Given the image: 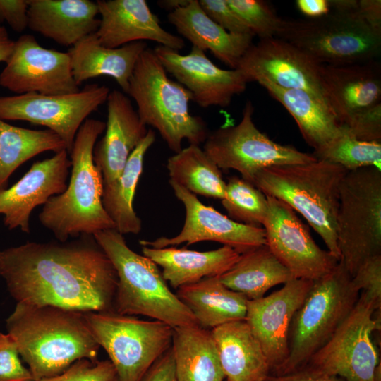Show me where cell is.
Segmentation results:
<instances>
[{
  "mask_svg": "<svg viewBox=\"0 0 381 381\" xmlns=\"http://www.w3.org/2000/svg\"><path fill=\"white\" fill-rule=\"evenodd\" d=\"M358 13L370 27L381 30L380 0H358Z\"/></svg>",
  "mask_w": 381,
  "mask_h": 381,
  "instance_id": "cell-46",
  "label": "cell"
},
{
  "mask_svg": "<svg viewBox=\"0 0 381 381\" xmlns=\"http://www.w3.org/2000/svg\"><path fill=\"white\" fill-rule=\"evenodd\" d=\"M105 128L106 123L100 120L83 122L69 152V183L63 193L47 200L39 214L41 224L60 242L115 229L102 205L103 178L93 160L96 140Z\"/></svg>",
  "mask_w": 381,
  "mask_h": 381,
  "instance_id": "cell-3",
  "label": "cell"
},
{
  "mask_svg": "<svg viewBox=\"0 0 381 381\" xmlns=\"http://www.w3.org/2000/svg\"><path fill=\"white\" fill-rule=\"evenodd\" d=\"M262 381H346L344 379L317 371L307 366L292 373L275 375L269 374Z\"/></svg>",
  "mask_w": 381,
  "mask_h": 381,
  "instance_id": "cell-45",
  "label": "cell"
},
{
  "mask_svg": "<svg viewBox=\"0 0 381 381\" xmlns=\"http://www.w3.org/2000/svg\"><path fill=\"white\" fill-rule=\"evenodd\" d=\"M294 278L266 244L241 254L236 263L219 277L223 284L248 300L261 298L270 288Z\"/></svg>",
  "mask_w": 381,
  "mask_h": 381,
  "instance_id": "cell-32",
  "label": "cell"
},
{
  "mask_svg": "<svg viewBox=\"0 0 381 381\" xmlns=\"http://www.w3.org/2000/svg\"><path fill=\"white\" fill-rule=\"evenodd\" d=\"M167 19L193 47L203 52L210 50L232 69H236L240 59L253 44V35L229 32L210 19L198 0H189L186 5L169 12Z\"/></svg>",
  "mask_w": 381,
  "mask_h": 381,
  "instance_id": "cell-26",
  "label": "cell"
},
{
  "mask_svg": "<svg viewBox=\"0 0 381 381\" xmlns=\"http://www.w3.org/2000/svg\"><path fill=\"white\" fill-rule=\"evenodd\" d=\"M107 103L105 134L93 150L94 163L102 173L104 185L111 183L120 176L148 131L124 92H109Z\"/></svg>",
  "mask_w": 381,
  "mask_h": 381,
  "instance_id": "cell-23",
  "label": "cell"
},
{
  "mask_svg": "<svg viewBox=\"0 0 381 381\" xmlns=\"http://www.w3.org/2000/svg\"><path fill=\"white\" fill-rule=\"evenodd\" d=\"M258 83L289 112L304 140L314 151L342 133L343 128L326 101L305 90L284 89L266 80Z\"/></svg>",
  "mask_w": 381,
  "mask_h": 381,
  "instance_id": "cell-29",
  "label": "cell"
},
{
  "mask_svg": "<svg viewBox=\"0 0 381 381\" xmlns=\"http://www.w3.org/2000/svg\"><path fill=\"white\" fill-rule=\"evenodd\" d=\"M116 373L109 360L92 362L80 359L61 373L33 381H112Z\"/></svg>",
  "mask_w": 381,
  "mask_h": 381,
  "instance_id": "cell-39",
  "label": "cell"
},
{
  "mask_svg": "<svg viewBox=\"0 0 381 381\" xmlns=\"http://www.w3.org/2000/svg\"><path fill=\"white\" fill-rule=\"evenodd\" d=\"M90 332L109 356L119 381H140L171 346L173 328L114 310L85 312Z\"/></svg>",
  "mask_w": 381,
  "mask_h": 381,
  "instance_id": "cell-10",
  "label": "cell"
},
{
  "mask_svg": "<svg viewBox=\"0 0 381 381\" xmlns=\"http://www.w3.org/2000/svg\"><path fill=\"white\" fill-rule=\"evenodd\" d=\"M147 47L145 41H138L107 48L101 44L95 32L82 38L67 52L78 85L90 78L107 75L113 78L126 94L137 61Z\"/></svg>",
  "mask_w": 381,
  "mask_h": 381,
  "instance_id": "cell-25",
  "label": "cell"
},
{
  "mask_svg": "<svg viewBox=\"0 0 381 381\" xmlns=\"http://www.w3.org/2000/svg\"><path fill=\"white\" fill-rule=\"evenodd\" d=\"M359 294L340 260L330 272L313 281L291 321L287 359L270 374H288L305 366L346 319Z\"/></svg>",
  "mask_w": 381,
  "mask_h": 381,
  "instance_id": "cell-7",
  "label": "cell"
},
{
  "mask_svg": "<svg viewBox=\"0 0 381 381\" xmlns=\"http://www.w3.org/2000/svg\"><path fill=\"white\" fill-rule=\"evenodd\" d=\"M0 73V85L16 93L44 95L78 92L68 52L42 47L32 35H21Z\"/></svg>",
  "mask_w": 381,
  "mask_h": 381,
  "instance_id": "cell-16",
  "label": "cell"
},
{
  "mask_svg": "<svg viewBox=\"0 0 381 381\" xmlns=\"http://www.w3.org/2000/svg\"><path fill=\"white\" fill-rule=\"evenodd\" d=\"M0 277L17 303L81 312L114 310L117 274L93 236L1 249Z\"/></svg>",
  "mask_w": 381,
  "mask_h": 381,
  "instance_id": "cell-1",
  "label": "cell"
},
{
  "mask_svg": "<svg viewBox=\"0 0 381 381\" xmlns=\"http://www.w3.org/2000/svg\"><path fill=\"white\" fill-rule=\"evenodd\" d=\"M63 150V140L49 129L24 128L0 119V189L24 162L44 152Z\"/></svg>",
  "mask_w": 381,
  "mask_h": 381,
  "instance_id": "cell-34",
  "label": "cell"
},
{
  "mask_svg": "<svg viewBox=\"0 0 381 381\" xmlns=\"http://www.w3.org/2000/svg\"><path fill=\"white\" fill-rule=\"evenodd\" d=\"M109 92L105 85L90 84L73 94L0 97V119L25 121L45 126L61 138L69 152L80 127L107 102Z\"/></svg>",
  "mask_w": 381,
  "mask_h": 381,
  "instance_id": "cell-14",
  "label": "cell"
},
{
  "mask_svg": "<svg viewBox=\"0 0 381 381\" xmlns=\"http://www.w3.org/2000/svg\"><path fill=\"white\" fill-rule=\"evenodd\" d=\"M176 197L183 204L186 217L181 232L171 238L162 236L152 241L140 240L142 246L162 248L183 243L214 241L229 246L242 254L266 244L263 227L236 222L214 208L202 204L196 195L169 180Z\"/></svg>",
  "mask_w": 381,
  "mask_h": 381,
  "instance_id": "cell-18",
  "label": "cell"
},
{
  "mask_svg": "<svg viewBox=\"0 0 381 381\" xmlns=\"http://www.w3.org/2000/svg\"><path fill=\"white\" fill-rule=\"evenodd\" d=\"M254 35L260 40L276 37L282 18L262 0H226Z\"/></svg>",
  "mask_w": 381,
  "mask_h": 381,
  "instance_id": "cell-38",
  "label": "cell"
},
{
  "mask_svg": "<svg viewBox=\"0 0 381 381\" xmlns=\"http://www.w3.org/2000/svg\"><path fill=\"white\" fill-rule=\"evenodd\" d=\"M352 282L360 293L381 306V255L365 260L352 277Z\"/></svg>",
  "mask_w": 381,
  "mask_h": 381,
  "instance_id": "cell-41",
  "label": "cell"
},
{
  "mask_svg": "<svg viewBox=\"0 0 381 381\" xmlns=\"http://www.w3.org/2000/svg\"><path fill=\"white\" fill-rule=\"evenodd\" d=\"M176 295L203 329L211 330L246 318L248 299L226 287L219 277L181 286L176 289Z\"/></svg>",
  "mask_w": 381,
  "mask_h": 381,
  "instance_id": "cell-30",
  "label": "cell"
},
{
  "mask_svg": "<svg viewBox=\"0 0 381 381\" xmlns=\"http://www.w3.org/2000/svg\"><path fill=\"white\" fill-rule=\"evenodd\" d=\"M15 41L12 40L5 27L0 25V62L6 63L10 56Z\"/></svg>",
  "mask_w": 381,
  "mask_h": 381,
  "instance_id": "cell-48",
  "label": "cell"
},
{
  "mask_svg": "<svg viewBox=\"0 0 381 381\" xmlns=\"http://www.w3.org/2000/svg\"><path fill=\"white\" fill-rule=\"evenodd\" d=\"M347 171L338 164L317 159L264 168L255 175L252 184L300 213L339 260L337 217L340 186Z\"/></svg>",
  "mask_w": 381,
  "mask_h": 381,
  "instance_id": "cell-4",
  "label": "cell"
},
{
  "mask_svg": "<svg viewBox=\"0 0 381 381\" xmlns=\"http://www.w3.org/2000/svg\"><path fill=\"white\" fill-rule=\"evenodd\" d=\"M313 283L294 278L268 296L247 301L245 320L262 347L270 373L287 359L291 321Z\"/></svg>",
  "mask_w": 381,
  "mask_h": 381,
  "instance_id": "cell-20",
  "label": "cell"
},
{
  "mask_svg": "<svg viewBox=\"0 0 381 381\" xmlns=\"http://www.w3.org/2000/svg\"><path fill=\"white\" fill-rule=\"evenodd\" d=\"M126 94L135 102L142 123L155 128L174 153L184 139L196 145L205 141L206 122L189 112L191 92L168 77L153 49L147 47L140 55Z\"/></svg>",
  "mask_w": 381,
  "mask_h": 381,
  "instance_id": "cell-6",
  "label": "cell"
},
{
  "mask_svg": "<svg viewBox=\"0 0 381 381\" xmlns=\"http://www.w3.org/2000/svg\"><path fill=\"white\" fill-rule=\"evenodd\" d=\"M140 381H179L171 347L151 365Z\"/></svg>",
  "mask_w": 381,
  "mask_h": 381,
  "instance_id": "cell-44",
  "label": "cell"
},
{
  "mask_svg": "<svg viewBox=\"0 0 381 381\" xmlns=\"http://www.w3.org/2000/svg\"><path fill=\"white\" fill-rule=\"evenodd\" d=\"M296 4L308 18H319L330 12L328 0H297Z\"/></svg>",
  "mask_w": 381,
  "mask_h": 381,
  "instance_id": "cell-47",
  "label": "cell"
},
{
  "mask_svg": "<svg viewBox=\"0 0 381 381\" xmlns=\"http://www.w3.org/2000/svg\"><path fill=\"white\" fill-rule=\"evenodd\" d=\"M222 204L232 220L262 227L268 209L267 196L251 183L236 176L229 178Z\"/></svg>",
  "mask_w": 381,
  "mask_h": 381,
  "instance_id": "cell-37",
  "label": "cell"
},
{
  "mask_svg": "<svg viewBox=\"0 0 381 381\" xmlns=\"http://www.w3.org/2000/svg\"><path fill=\"white\" fill-rule=\"evenodd\" d=\"M227 381H229V380H227Z\"/></svg>",
  "mask_w": 381,
  "mask_h": 381,
  "instance_id": "cell-51",
  "label": "cell"
},
{
  "mask_svg": "<svg viewBox=\"0 0 381 381\" xmlns=\"http://www.w3.org/2000/svg\"><path fill=\"white\" fill-rule=\"evenodd\" d=\"M267 200L262 226L266 245L274 255L296 279L315 281L330 272L339 260L318 246L289 205L273 197Z\"/></svg>",
  "mask_w": 381,
  "mask_h": 381,
  "instance_id": "cell-15",
  "label": "cell"
},
{
  "mask_svg": "<svg viewBox=\"0 0 381 381\" xmlns=\"http://www.w3.org/2000/svg\"><path fill=\"white\" fill-rule=\"evenodd\" d=\"M312 154L318 160L338 164L348 171L370 166L381 169V143L359 140L344 128L340 135Z\"/></svg>",
  "mask_w": 381,
  "mask_h": 381,
  "instance_id": "cell-36",
  "label": "cell"
},
{
  "mask_svg": "<svg viewBox=\"0 0 381 381\" xmlns=\"http://www.w3.org/2000/svg\"><path fill=\"white\" fill-rule=\"evenodd\" d=\"M153 51L167 73L188 90L193 100L203 108L228 107L249 83L239 70L219 68L205 52L195 47L186 55L162 45Z\"/></svg>",
  "mask_w": 381,
  "mask_h": 381,
  "instance_id": "cell-19",
  "label": "cell"
},
{
  "mask_svg": "<svg viewBox=\"0 0 381 381\" xmlns=\"http://www.w3.org/2000/svg\"><path fill=\"white\" fill-rule=\"evenodd\" d=\"M155 140V133L148 129L145 137L130 155L120 176L104 185L102 202L104 210L122 235L138 234L142 222L133 209L135 188L143 171L145 155Z\"/></svg>",
  "mask_w": 381,
  "mask_h": 381,
  "instance_id": "cell-33",
  "label": "cell"
},
{
  "mask_svg": "<svg viewBox=\"0 0 381 381\" xmlns=\"http://www.w3.org/2000/svg\"><path fill=\"white\" fill-rule=\"evenodd\" d=\"M171 349L179 381H223L211 331L200 326L173 328Z\"/></svg>",
  "mask_w": 381,
  "mask_h": 381,
  "instance_id": "cell-31",
  "label": "cell"
},
{
  "mask_svg": "<svg viewBox=\"0 0 381 381\" xmlns=\"http://www.w3.org/2000/svg\"><path fill=\"white\" fill-rule=\"evenodd\" d=\"M253 112V106L248 101L237 125L209 133L202 150L220 169H234L252 183L255 175L264 168L317 160L312 153L272 140L255 125Z\"/></svg>",
  "mask_w": 381,
  "mask_h": 381,
  "instance_id": "cell-13",
  "label": "cell"
},
{
  "mask_svg": "<svg viewBox=\"0 0 381 381\" xmlns=\"http://www.w3.org/2000/svg\"><path fill=\"white\" fill-rule=\"evenodd\" d=\"M17 345L7 333L0 332V381H33L30 371L21 363Z\"/></svg>",
  "mask_w": 381,
  "mask_h": 381,
  "instance_id": "cell-40",
  "label": "cell"
},
{
  "mask_svg": "<svg viewBox=\"0 0 381 381\" xmlns=\"http://www.w3.org/2000/svg\"><path fill=\"white\" fill-rule=\"evenodd\" d=\"M142 252L162 269L164 279L176 289L205 278L219 277L236 263L241 255L227 246L208 251L174 246L162 248L142 246Z\"/></svg>",
  "mask_w": 381,
  "mask_h": 381,
  "instance_id": "cell-27",
  "label": "cell"
},
{
  "mask_svg": "<svg viewBox=\"0 0 381 381\" xmlns=\"http://www.w3.org/2000/svg\"><path fill=\"white\" fill-rule=\"evenodd\" d=\"M205 13L227 32L255 36L229 6L226 0H198Z\"/></svg>",
  "mask_w": 381,
  "mask_h": 381,
  "instance_id": "cell-42",
  "label": "cell"
},
{
  "mask_svg": "<svg viewBox=\"0 0 381 381\" xmlns=\"http://www.w3.org/2000/svg\"><path fill=\"white\" fill-rule=\"evenodd\" d=\"M28 1V28L61 45L72 47L99 28L96 1Z\"/></svg>",
  "mask_w": 381,
  "mask_h": 381,
  "instance_id": "cell-24",
  "label": "cell"
},
{
  "mask_svg": "<svg viewBox=\"0 0 381 381\" xmlns=\"http://www.w3.org/2000/svg\"><path fill=\"white\" fill-rule=\"evenodd\" d=\"M229 381H262L270 368L262 347L245 320L210 330Z\"/></svg>",
  "mask_w": 381,
  "mask_h": 381,
  "instance_id": "cell-28",
  "label": "cell"
},
{
  "mask_svg": "<svg viewBox=\"0 0 381 381\" xmlns=\"http://www.w3.org/2000/svg\"><path fill=\"white\" fill-rule=\"evenodd\" d=\"M170 181L193 194L222 200L226 183L221 169L199 145H189L167 160Z\"/></svg>",
  "mask_w": 381,
  "mask_h": 381,
  "instance_id": "cell-35",
  "label": "cell"
},
{
  "mask_svg": "<svg viewBox=\"0 0 381 381\" xmlns=\"http://www.w3.org/2000/svg\"><path fill=\"white\" fill-rule=\"evenodd\" d=\"M93 237L117 274L114 312L144 315L172 328L199 326L191 311L171 291L157 265L131 250L121 234L111 229Z\"/></svg>",
  "mask_w": 381,
  "mask_h": 381,
  "instance_id": "cell-5",
  "label": "cell"
},
{
  "mask_svg": "<svg viewBox=\"0 0 381 381\" xmlns=\"http://www.w3.org/2000/svg\"><path fill=\"white\" fill-rule=\"evenodd\" d=\"M337 234L339 260L351 277L365 260L381 255V169L347 171L340 186Z\"/></svg>",
  "mask_w": 381,
  "mask_h": 381,
  "instance_id": "cell-9",
  "label": "cell"
},
{
  "mask_svg": "<svg viewBox=\"0 0 381 381\" xmlns=\"http://www.w3.org/2000/svg\"><path fill=\"white\" fill-rule=\"evenodd\" d=\"M101 16L96 35L107 48H118L138 41L151 40L174 50L182 49V38L164 30L145 0H98Z\"/></svg>",
  "mask_w": 381,
  "mask_h": 381,
  "instance_id": "cell-22",
  "label": "cell"
},
{
  "mask_svg": "<svg viewBox=\"0 0 381 381\" xmlns=\"http://www.w3.org/2000/svg\"><path fill=\"white\" fill-rule=\"evenodd\" d=\"M68 153L63 150L33 163L16 183L0 189V214L4 215V224L8 230L19 229L29 234L33 210L65 190L71 167Z\"/></svg>",
  "mask_w": 381,
  "mask_h": 381,
  "instance_id": "cell-21",
  "label": "cell"
},
{
  "mask_svg": "<svg viewBox=\"0 0 381 381\" xmlns=\"http://www.w3.org/2000/svg\"><path fill=\"white\" fill-rule=\"evenodd\" d=\"M6 327L35 380L59 375L80 359L98 361L100 347L85 312L17 303Z\"/></svg>",
  "mask_w": 381,
  "mask_h": 381,
  "instance_id": "cell-2",
  "label": "cell"
},
{
  "mask_svg": "<svg viewBox=\"0 0 381 381\" xmlns=\"http://www.w3.org/2000/svg\"><path fill=\"white\" fill-rule=\"evenodd\" d=\"M28 0H0V23L6 22L16 32L28 28Z\"/></svg>",
  "mask_w": 381,
  "mask_h": 381,
  "instance_id": "cell-43",
  "label": "cell"
},
{
  "mask_svg": "<svg viewBox=\"0 0 381 381\" xmlns=\"http://www.w3.org/2000/svg\"><path fill=\"white\" fill-rule=\"evenodd\" d=\"M380 310L360 293L358 299L327 343L305 366L346 381H381L378 352L372 334L380 329Z\"/></svg>",
  "mask_w": 381,
  "mask_h": 381,
  "instance_id": "cell-12",
  "label": "cell"
},
{
  "mask_svg": "<svg viewBox=\"0 0 381 381\" xmlns=\"http://www.w3.org/2000/svg\"><path fill=\"white\" fill-rule=\"evenodd\" d=\"M276 37L322 65L377 60L381 54V30L370 27L358 13L330 11L315 18L282 19Z\"/></svg>",
  "mask_w": 381,
  "mask_h": 381,
  "instance_id": "cell-8",
  "label": "cell"
},
{
  "mask_svg": "<svg viewBox=\"0 0 381 381\" xmlns=\"http://www.w3.org/2000/svg\"><path fill=\"white\" fill-rule=\"evenodd\" d=\"M322 66L294 45L273 37L252 44L236 69L249 83L266 80L284 89L305 90L328 103L322 87Z\"/></svg>",
  "mask_w": 381,
  "mask_h": 381,
  "instance_id": "cell-17",
  "label": "cell"
},
{
  "mask_svg": "<svg viewBox=\"0 0 381 381\" xmlns=\"http://www.w3.org/2000/svg\"><path fill=\"white\" fill-rule=\"evenodd\" d=\"M112 381H119V380L118 377H116L114 380H112Z\"/></svg>",
  "mask_w": 381,
  "mask_h": 381,
  "instance_id": "cell-50",
  "label": "cell"
},
{
  "mask_svg": "<svg viewBox=\"0 0 381 381\" xmlns=\"http://www.w3.org/2000/svg\"><path fill=\"white\" fill-rule=\"evenodd\" d=\"M322 83L339 123L355 138L381 143V64L323 65Z\"/></svg>",
  "mask_w": 381,
  "mask_h": 381,
  "instance_id": "cell-11",
  "label": "cell"
},
{
  "mask_svg": "<svg viewBox=\"0 0 381 381\" xmlns=\"http://www.w3.org/2000/svg\"><path fill=\"white\" fill-rule=\"evenodd\" d=\"M189 0H161L157 1L159 6L171 11L186 5Z\"/></svg>",
  "mask_w": 381,
  "mask_h": 381,
  "instance_id": "cell-49",
  "label": "cell"
}]
</instances>
